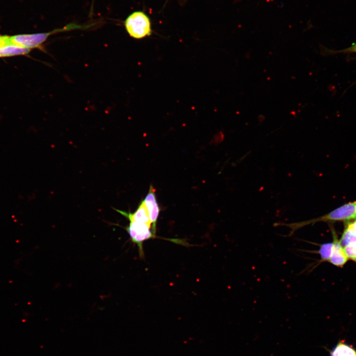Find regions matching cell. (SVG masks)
Returning <instances> with one entry per match:
<instances>
[{
	"label": "cell",
	"mask_w": 356,
	"mask_h": 356,
	"mask_svg": "<svg viewBox=\"0 0 356 356\" xmlns=\"http://www.w3.org/2000/svg\"><path fill=\"white\" fill-rule=\"evenodd\" d=\"M330 356H356V351L350 345L340 341L332 350Z\"/></svg>",
	"instance_id": "cell-9"
},
{
	"label": "cell",
	"mask_w": 356,
	"mask_h": 356,
	"mask_svg": "<svg viewBox=\"0 0 356 356\" xmlns=\"http://www.w3.org/2000/svg\"><path fill=\"white\" fill-rule=\"evenodd\" d=\"M125 26L129 35L137 39L149 36L151 33L149 19L141 11L129 15L125 21Z\"/></svg>",
	"instance_id": "cell-3"
},
{
	"label": "cell",
	"mask_w": 356,
	"mask_h": 356,
	"mask_svg": "<svg viewBox=\"0 0 356 356\" xmlns=\"http://www.w3.org/2000/svg\"><path fill=\"white\" fill-rule=\"evenodd\" d=\"M83 28L76 24H69L62 28L56 29L52 31L34 34H23L9 36L11 44L32 50L38 48L43 50V44L52 34L63 31H70Z\"/></svg>",
	"instance_id": "cell-2"
},
{
	"label": "cell",
	"mask_w": 356,
	"mask_h": 356,
	"mask_svg": "<svg viewBox=\"0 0 356 356\" xmlns=\"http://www.w3.org/2000/svg\"><path fill=\"white\" fill-rule=\"evenodd\" d=\"M356 214V201L346 204L320 217L307 221L291 223L278 222V226H284L291 230L285 236H290L297 230L310 224L319 222L344 221L354 219Z\"/></svg>",
	"instance_id": "cell-1"
},
{
	"label": "cell",
	"mask_w": 356,
	"mask_h": 356,
	"mask_svg": "<svg viewBox=\"0 0 356 356\" xmlns=\"http://www.w3.org/2000/svg\"><path fill=\"white\" fill-rule=\"evenodd\" d=\"M344 52H356V43L352 45L350 47L344 49Z\"/></svg>",
	"instance_id": "cell-14"
},
{
	"label": "cell",
	"mask_w": 356,
	"mask_h": 356,
	"mask_svg": "<svg viewBox=\"0 0 356 356\" xmlns=\"http://www.w3.org/2000/svg\"><path fill=\"white\" fill-rule=\"evenodd\" d=\"M333 247L332 243H326L320 245L318 253L322 261H328L332 255Z\"/></svg>",
	"instance_id": "cell-11"
},
{
	"label": "cell",
	"mask_w": 356,
	"mask_h": 356,
	"mask_svg": "<svg viewBox=\"0 0 356 356\" xmlns=\"http://www.w3.org/2000/svg\"><path fill=\"white\" fill-rule=\"evenodd\" d=\"M8 44H11L9 36L0 35V46Z\"/></svg>",
	"instance_id": "cell-13"
},
{
	"label": "cell",
	"mask_w": 356,
	"mask_h": 356,
	"mask_svg": "<svg viewBox=\"0 0 356 356\" xmlns=\"http://www.w3.org/2000/svg\"><path fill=\"white\" fill-rule=\"evenodd\" d=\"M143 201L148 213L151 223V230L155 234L160 208L156 196L155 190L152 185L150 186L149 191Z\"/></svg>",
	"instance_id": "cell-5"
},
{
	"label": "cell",
	"mask_w": 356,
	"mask_h": 356,
	"mask_svg": "<svg viewBox=\"0 0 356 356\" xmlns=\"http://www.w3.org/2000/svg\"><path fill=\"white\" fill-rule=\"evenodd\" d=\"M356 238V219H355L354 222L348 224L347 227L344 231L340 242L341 245L344 247Z\"/></svg>",
	"instance_id": "cell-10"
},
{
	"label": "cell",
	"mask_w": 356,
	"mask_h": 356,
	"mask_svg": "<svg viewBox=\"0 0 356 356\" xmlns=\"http://www.w3.org/2000/svg\"><path fill=\"white\" fill-rule=\"evenodd\" d=\"M129 221V224L126 228V229L132 241L137 245L139 256L143 257V242L155 237V234L153 233L151 229V225L133 221Z\"/></svg>",
	"instance_id": "cell-4"
},
{
	"label": "cell",
	"mask_w": 356,
	"mask_h": 356,
	"mask_svg": "<svg viewBox=\"0 0 356 356\" xmlns=\"http://www.w3.org/2000/svg\"><path fill=\"white\" fill-rule=\"evenodd\" d=\"M116 210L126 217L129 221L151 225L147 210L143 200L140 203L137 209L133 213L126 212L119 210Z\"/></svg>",
	"instance_id": "cell-7"
},
{
	"label": "cell",
	"mask_w": 356,
	"mask_h": 356,
	"mask_svg": "<svg viewBox=\"0 0 356 356\" xmlns=\"http://www.w3.org/2000/svg\"><path fill=\"white\" fill-rule=\"evenodd\" d=\"M343 248L348 258L356 262V238Z\"/></svg>",
	"instance_id": "cell-12"
},
{
	"label": "cell",
	"mask_w": 356,
	"mask_h": 356,
	"mask_svg": "<svg viewBox=\"0 0 356 356\" xmlns=\"http://www.w3.org/2000/svg\"><path fill=\"white\" fill-rule=\"evenodd\" d=\"M354 219H356V215H355V217H354Z\"/></svg>",
	"instance_id": "cell-15"
},
{
	"label": "cell",
	"mask_w": 356,
	"mask_h": 356,
	"mask_svg": "<svg viewBox=\"0 0 356 356\" xmlns=\"http://www.w3.org/2000/svg\"><path fill=\"white\" fill-rule=\"evenodd\" d=\"M31 50L13 44L0 46V58L9 57L28 54Z\"/></svg>",
	"instance_id": "cell-8"
},
{
	"label": "cell",
	"mask_w": 356,
	"mask_h": 356,
	"mask_svg": "<svg viewBox=\"0 0 356 356\" xmlns=\"http://www.w3.org/2000/svg\"><path fill=\"white\" fill-rule=\"evenodd\" d=\"M333 234V247L332 255L328 262L333 265L342 267L345 264L348 260L343 247L341 245L340 240H338L335 232Z\"/></svg>",
	"instance_id": "cell-6"
}]
</instances>
